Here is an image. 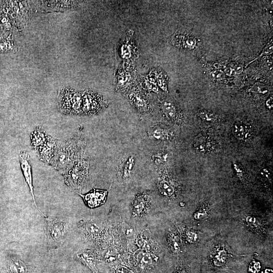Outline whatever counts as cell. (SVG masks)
Listing matches in <instances>:
<instances>
[{"label":"cell","mask_w":273,"mask_h":273,"mask_svg":"<svg viewBox=\"0 0 273 273\" xmlns=\"http://www.w3.org/2000/svg\"><path fill=\"white\" fill-rule=\"evenodd\" d=\"M81 226L85 236L90 240H97L102 232L101 227L96 222H83Z\"/></svg>","instance_id":"cell-11"},{"label":"cell","mask_w":273,"mask_h":273,"mask_svg":"<svg viewBox=\"0 0 273 273\" xmlns=\"http://www.w3.org/2000/svg\"><path fill=\"white\" fill-rule=\"evenodd\" d=\"M48 135L40 127H38L31 135V144L35 149H38L47 140Z\"/></svg>","instance_id":"cell-14"},{"label":"cell","mask_w":273,"mask_h":273,"mask_svg":"<svg viewBox=\"0 0 273 273\" xmlns=\"http://www.w3.org/2000/svg\"><path fill=\"white\" fill-rule=\"evenodd\" d=\"M164 156H161L159 154H156L153 156V160L154 162L157 164H160L163 161Z\"/></svg>","instance_id":"cell-27"},{"label":"cell","mask_w":273,"mask_h":273,"mask_svg":"<svg viewBox=\"0 0 273 273\" xmlns=\"http://www.w3.org/2000/svg\"><path fill=\"white\" fill-rule=\"evenodd\" d=\"M118 273H129L128 271L126 270L125 268H121L120 270H118Z\"/></svg>","instance_id":"cell-32"},{"label":"cell","mask_w":273,"mask_h":273,"mask_svg":"<svg viewBox=\"0 0 273 273\" xmlns=\"http://www.w3.org/2000/svg\"><path fill=\"white\" fill-rule=\"evenodd\" d=\"M88 163L81 158L64 175L66 185L74 190H79L88 176Z\"/></svg>","instance_id":"cell-3"},{"label":"cell","mask_w":273,"mask_h":273,"mask_svg":"<svg viewBox=\"0 0 273 273\" xmlns=\"http://www.w3.org/2000/svg\"><path fill=\"white\" fill-rule=\"evenodd\" d=\"M226 74L228 75L232 76L236 74L234 70L232 68H227L225 71Z\"/></svg>","instance_id":"cell-31"},{"label":"cell","mask_w":273,"mask_h":273,"mask_svg":"<svg viewBox=\"0 0 273 273\" xmlns=\"http://www.w3.org/2000/svg\"><path fill=\"white\" fill-rule=\"evenodd\" d=\"M233 69L234 70L236 74H239L241 73L243 71V67L240 64H238L235 65V66L234 67Z\"/></svg>","instance_id":"cell-30"},{"label":"cell","mask_w":273,"mask_h":273,"mask_svg":"<svg viewBox=\"0 0 273 273\" xmlns=\"http://www.w3.org/2000/svg\"><path fill=\"white\" fill-rule=\"evenodd\" d=\"M58 144V141L48 136L44 144L38 149L40 159L49 164L55 153Z\"/></svg>","instance_id":"cell-7"},{"label":"cell","mask_w":273,"mask_h":273,"mask_svg":"<svg viewBox=\"0 0 273 273\" xmlns=\"http://www.w3.org/2000/svg\"><path fill=\"white\" fill-rule=\"evenodd\" d=\"M271 173L268 169H262L260 172V176L263 179H268L270 177Z\"/></svg>","instance_id":"cell-26"},{"label":"cell","mask_w":273,"mask_h":273,"mask_svg":"<svg viewBox=\"0 0 273 273\" xmlns=\"http://www.w3.org/2000/svg\"><path fill=\"white\" fill-rule=\"evenodd\" d=\"M130 99L136 109L141 113L149 111V104L144 96L138 92H134L130 96Z\"/></svg>","instance_id":"cell-13"},{"label":"cell","mask_w":273,"mask_h":273,"mask_svg":"<svg viewBox=\"0 0 273 273\" xmlns=\"http://www.w3.org/2000/svg\"><path fill=\"white\" fill-rule=\"evenodd\" d=\"M160 108L162 112L167 118L171 120L175 119L176 110L171 103L163 101L161 103Z\"/></svg>","instance_id":"cell-15"},{"label":"cell","mask_w":273,"mask_h":273,"mask_svg":"<svg viewBox=\"0 0 273 273\" xmlns=\"http://www.w3.org/2000/svg\"><path fill=\"white\" fill-rule=\"evenodd\" d=\"M159 190L161 194L166 197L172 196L174 192L173 187L166 180H162L160 182Z\"/></svg>","instance_id":"cell-18"},{"label":"cell","mask_w":273,"mask_h":273,"mask_svg":"<svg viewBox=\"0 0 273 273\" xmlns=\"http://www.w3.org/2000/svg\"><path fill=\"white\" fill-rule=\"evenodd\" d=\"M135 164V157L129 156L124 164L123 176L125 178L130 177L132 174L133 169Z\"/></svg>","instance_id":"cell-16"},{"label":"cell","mask_w":273,"mask_h":273,"mask_svg":"<svg viewBox=\"0 0 273 273\" xmlns=\"http://www.w3.org/2000/svg\"><path fill=\"white\" fill-rule=\"evenodd\" d=\"M137 258L139 263L142 266L149 265L153 261L150 254L144 252H139L137 254Z\"/></svg>","instance_id":"cell-19"},{"label":"cell","mask_w":273,"mask_h":273,"mask_svg":"<svg viewBox=\"0 0 273 273\" xmlns=\"http://www.w3.org/2000/svg\"><path fill=\"white\" fill-rule=\"evenodd\" d=\"M138 245L143 248H145L147 246V243L145 242V241L142 238H139L137 240Z\"/></svg>","instance_id":"cell-29"},{"label":"cell","mask_w":273,"mask_h":273,"mask_svg":"<svg viewBox=\"0 0 273 273\" xmlns=\"http://www.w3.org/2000/svg\"><path fill=\"white\" fill-rule=\"evenodd\" d=\"M16 47L13 42L9 40L0 41V53L15 51Z\"/></svg>","instance_id":"cell-20"},{"label":"cell","mask_w":273,"mask_h":273,"mask_svg":"<svg viewBox=\"0 0 273 273\" xmlns=\"http://www.w3.org/2000/svg\"><path fill=\"white\" fill-rule=\"evenodd\" d=\"M79 141L73 138L62 144H58L50 164L64 175L78 161L82 148Z\"/></svg>","instance_id":"cell-1"},{"label":"cell","mask_w":273,"mask_h":273,"mask_svg":"<svg viewBox=\"0 0 273 273\" xmlns=\"http://www.w3.org/2000/svg\"><path fill=\"white\" fill-rule=\"evenodd\" d=\"M211 76L215 79L220 80L225 78V73L221 70H216L211 72Z\"/></svg>","instance_id":"cell-25"},{"label":"cell","mask_w":273,"mask_h":273,"mask_svg":"<svg viewBox=\"0 0 273 273\" xmlns=\"http://www.w3.org/2000/svg\"><path fill=\"white\" fill-rule=\"evenodd\" d=\"M201 117L204 120L208 121H211L213 119V116L208 113H202Z\"/></svg>","instance_id":"cell-28"},{"label":"cell","mask_w":273,"mask_h":273,"mask_svg":"<svg viewBox=\"0 0 273 273\" xmlns=\"http://www.w3.org/2000/svg\"><path fill=\"white\" fill-rule=\"evenodd\" d=\"M235 135L239 138H242L245 134V127L241 124H236L233 129Z\"/></svg>","instance_id":"cell-23"},{"label":"cell","mask_w":273,"mask_h":273,"mask_svg":"<svg viewBox=\"0 0 273 273\" xmlns=\"http://www.w3.org/2000/svg\"><path fill=\"white\" fill-rule=\"evenodd\" d=\"M149 205L150 201L146 195H138L132 205L133 214L136 216L144 214L149 208Z\"/></svg>","instance_id":"cell-9"},{"label":"cell","mask_w":273,"mask_h":273,"mask_svg":"<svg viewBox=\"0 0 273 273\" xmlns=\"http://www.w3.org/2000/svg\"><path fill=\"white\" fill-rule=\"evenodd\" d=\"M105 104V101L100 95L93 92H86L82 98V112L84 115L97 114Z\"/></svg>","instance_id":"cell-5"},{"label":"cell","mask_w":273,"mask_h":273,"mask_svg":"<svg viewBox=\"0 0 273 273\" xmlns=\"http://www.w3.org/2000/svg\"><path fill=\"white\" fill-rule=\"evenodd\" d=\"M252 90L256 93L264 95L268 93V89L265 85L258 83L252 86Z\"/></svg>","instance_id":"cell-22"},{"label":"cell","mask_w":273,"mask_h":273,"mask_svg":"<svg viewBox=\"0 0 273 273\" xmlns=\"http://www.w3.org/2000/svg\"><path fill=\"white\" fill-rule=\"evenodd\" d=\"M86 205L90 208H95L103 205L108 195L107 191L94 189L85 195H80Z\"/></svg>","instance_id":"cell-8"},{"label":"cell","mask_w":273,"mask_h":273,"mask_svg":"<svg viewBox=\"0 0 273 273\" xmlns=\"http://www.w3.org/2000/svg\"><path fill=\"white\" fill-rule=\"evenodd\" d=\"M148 133L149 137L155 140H163L167 136L165 130L157 127L149 129Z\"/></svg>","instance_id":"cell-17"},{"label":"cell","mask_w":273,"mask_h":273,"mask_svg":"<svg viewBox=\"0 0 273 273\" xmlns=\"http://www.w3.org/2000/svg\"><path fill=\"white\" fill-rule=\"evenodd\" d=\"M272 49H273V46H272V40L270 39L267 44H266V46L263 48L262 53L260 54V55L257 57L254 60L250 61L247 65H249L250 63L253 62L256 60L259 59V58L261 57L262 56L264 55H270L272 53Z\"/></svg>","instance_id":"cell-21"},{"label":"cell","mask_w":273,"mask_h":273,"mask_svg":"<svg viewBox=\"0 0 273 273\" xmlns=\"http://www.w3.org/2000/svg\"><path fill=\"white\" fill-rule=\"evenodd\" d=\"M46 219V231L48 245L51 248H55L61 245L67 232L66 223L63 220L55 219Z\"/></svg>","instance_id":"cell-4"},{"label":"cell","mask_w":273,"mask_h":273,"mask_svg":"<svg viewBox=\"0 0 273 273\" xmlns=\"http://www.w3.org/2000/svg\"><path fill=\"white\" fill-rule=\"evenodd\" d=\"M82 102L80 94L71 89L62 90L58 99L59 111L64 114H77L80 112Z\"/></svg>","instance_id":"cell-2"},{"label":"cell","mask_w":273,"mask_h":273,"mask_svg":"<svg viewBox=\"0 0 273 273\" xmlns=\"http://www.w3.org/2000/svg\"><path fill=\"white\" fill-rule=\"evenodd\" d=\"M77 259L88 267L94 273H99L97 267V258L95 254L89 250H84L77 254Z\"/></svg>","instance_id":"cell-10"},{"label":"cell","mask_w":273,"mask_h":273,"mask_svg":"<svg viewBox=\"0 0 273 273\" xmlns=\"http://www.w3.org/2000/svg\"><path fill=\"white\" fill-rule=\"evenodd\" d=\"M9 273H33V268L19 258H13L9 264Z\"/></svg>","instance_id":"cell-12"},{"label":"cell","mask_w":273,"mask_h":273,"mask_svg":"<svg viewBox=\"0 0 273 273\" xmlns=\"http://www.w3.org/2000/svg\"><path fill=\"white\" fill-rule=\"evenodd\" d=\"M170 246L174 251H177L179 249V243L178 238L172 237L169 239Z\"/></svg>","instance_id":"cell-24"},{"label":"cell","mask_w":273,"mask_h":273,"mask_svg":"<svg viewBox=\"0 0 273 273\" xmlns=\"http://www.w3.org/2000/svg\"><path fill=\"white\" fill-rule=\"evenodd\" d=\"M272 101V100H269V101H268L267 102H266V105L268 107H269L270 108L271 107H272V102L270 103V102Z\"/></svg>","instance_id":"cell-33"},{"label":"cell","mask_w":273,"mask_h":273,"mask_svg":"<svg viewBox=\"0 0 273 273\" xmlns=\"http://www.w3.org/2000/svg\"><path fill=\"white\" fill-rule=\"evenodd\" d=\"M30 156L27 152H21V153H20V160L22 170L23 172V174L27 181V183L30 188V192L32 194L35 206L36 208L38 209L34 194L32 165L30 162Z\"/></svg>","instance_id":"cell-6"}]
</instances>
